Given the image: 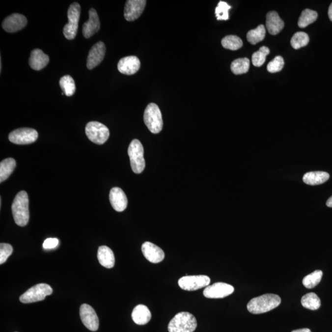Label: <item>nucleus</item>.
<instances>
[{"mask_svg":"<svg viewBox=\"0 0 332 332\" xmlns=\"http://www.w3.org/2000/svg\"><path fill=\"white\" fill-rule=\"evenodd\" d=\"M132 318L138 325H145L150 322L151 313L150 309L145 305L138 304L134 307L132 312Z\"/></svg>","mask_w":332,"mask_h":332,"instance_id":"nucleus-23","label":"nucleus"},{"mask_svg":"<svg viewBox=\"0 0 332 332\" xmlns=\"http://www.w3.org/2000/svg\"><path fill=\"white\" fill-rule=\"evenodd\" d=\"M13 252V248L10 244L1 243L0 244V264H3Z\"/></svg>","mask_w":332,"mask_h":332,"instance_id":"nucleus-37","label":"nucleus"},{"mask_svg":"<svg viewBox=\"0 0 332 332\" xmlns=\"http://www.w3.org/2000/svg\"><path fill=\"white\" fill-rule=\"evenodd\" d=\"M197 327L195 317L190 312H181L177 314L168 326L169 332H194Z\"/></svg>","mask_w":332,"mask_h":332,"instance_id":"nucleus-3","label":"nucleus"},{"mask_svg":"<svg viewBox=\"0 0 332 332\" xmlns=\"http://www.w3.org/2000/svg\"><path fill=\"white\" fill-rule=\"evenodd\" d=\"M146 1L145 0H128L124 8V18L128 21H134L143 13Z\"/></svg>","mask_w":332,"mask_h":332,"instance_id":"nucleus-13","label":"nucleus"},{"mask_svg":"<svg viewBox=\"0 0 332 332\" xmlns=\"http://www.w3.org/2000/svg\"><path fill=\"white\" fill-rule=\"evenodd\" d=\"M106 53V45L102 41L95 44L89 51L87 58V67L89 70L99 65L104 60Z\"/></svg>","mask_w":332,"mask_h":332,"instance_id":"nucleus-15","label":"nucleus"},{"mask_svg":"<svg viewBox=\"0 0 332 332\" xmlns=\"http://www.w3.org/2000/svg\"><path fill=\"white\" fill-rule=\"evenodd\" d=\"M292 332H311L309 329H302L295 330V331H292Z\"/></svg>","mask_w":332,"mask_h":332,"instance_id":"nucleus-39","label":"nucleus"},{"mask_svg":"<svg viewBox=\"0 0 332 332\" xmlns=\"http://www.w3.org/2000/svg\"><path fill=\"white\" fill-rule=\"evenodd\" d=\"M318 17L317 12L311 9H306L302 12L300 16L298 25L301 28H304L310 24L314 23Z\"/></svg>","mask_w":332,"mask_h":332,"instance_id":"nucleus-30","label":"nucleus"},{"mask_svg":"<svg viewBox=\"0 0 332 332\" xmlns=\"http://www.w3.org/2000/svg\"><path fill=\"white\" fill-rule=\"evenodd\" d=\"M53 292V289L50 285L36 284L21 295L20 301L23 304L43 301L46 297L52 294Z\"/></svg>","mask_w":332,"mask_h":332,"instance_id":"nucleus-7","label":"nucleus"},{"mask_svg":"<svg viewBox=\"0 0 332 332\" xmlns=\"http://www.w3.org/2000/svg\"><path fill=\"white\" fill-rule=\"evenodd\" d=\"M80 14V4L76 2L71 4L68 10V23L63 29V35L67 40H73L77 36Z\"/></svg>","mask_w":332,"mask_h":332,"instance_id":"nucleus-6","label":"nucleus"},{"mask_svg":"<svg viewBox=\"0 0 332 332\" xmlns=\"http://www.w3.org/2000/svg\"><path fill=\"white\" fill-rule=\"evenodd\" d=\"M28 24V19L23 14L14 13L7 17L2 23L4 30L14 33L22 30Z\"/></svg>","mask_w":332,"mask_h":332,"instance_id":"nucleus-14","label":"nucleus"},{"mask_svg":"<svg viewBox=\"0 0 332 332\" xmlns=\"http://www.w3.org/2000/svg\"><path fill=\"white\" fill-rule=\"evenodd\" d=\"M85 131L89 140L97 145L106 143L109 138V128L99 122H89L87 124Z\"/></svg>","mask_w":332,"mask_h":332,"instance_id":"nucleus-8","label":"nucleus"},{"mask_svg":"<svg viewBox=\"0 0 332 332\" xmlns=\"http://www.w3.org/2000/svg\"><path fill=\"white\" fill-rule=\"evenodd\" d=\"M231 7L226 2L221 1L216 8V16L218 21H226L229 19L228 11Z\"/></svg>","mask_w":332,"mask_h":332,"instance_id":"nucleus-35","label":"nucleus"},{"mask_svg":"<svg viewBox=\"0 0 332 332\" xmlns=\"http://www.w3.org/2000/svg\"><path fill=\"white\" fill-rule=\"evenodd\" d=\"M109 197L111 206L116 211L123 212L128 206V198L120 188H113L110 192Z\"/></svg>","mask_w":332,"mask_h":332,"instance_id":"nucleus-19","label":"nucleus"},{"mask_svg":"<svg viewBox=\"0 0 332 332\" xmlns=\"http://www.w3.org/2000/svg\"><path fill=\"white\" fill-rule=\"evenodd\" d=\"M326 205L327 207H332V196L327 200Z\"/></svg>","mask_w":332,"mask_h":332,"instance_id":"nucleus-41","label":"nucleus"},{"mask_svg":"<svg viewBox=\"0 0 332 332\" xmlns=\"http://www.w3.org/2000/svg\"><path fill=\"white\" fill-rule=\"evenodd\" d=\"M284 65V58L281 56H277L271 61L267 65V70L270 73H277L281 71Z\"/></svg>","mask_w":332,"mask_h":332,"instance_id":"nucleus-36","label":"nucleus"},{"mask_svg":"<svg viewBox=\"0 0 332 332\" xmlns=\"http://www.w3.org/2000/svg\"><path fill=\"white\" fill-rule=\"evenodd\" d=\"M16 166L13 158H7L0 163V182L2 183L10 176Z\"/></svg>","mask_w":332,"mask_h":332,"instance_id":"nucleus-25","label":"nucleus"},{"mask_svg":"<svg viewBox=\"0 0 332 332\" xmlns=\"http://www.w3.org/2000/svg\"><path fill=\"white\" fill-rule=\"evenodd\" d=\"M281 299L276 294H265L253 298L248 304V311L254 314H263L279 306Z\"/></svg>","mask_w":332,"mask_h":332,"instance_id":"nucleus-1","label":"nucleus"},{"mask_svg":"<svg viewBox=\"0 0 332 332\" xmlns=\"http://www.w3.org/2000/svg\"><path fill=\"white\" fill-rule=\"evenodd\" d=\"M141 251L144 257L151 263L161 262L165 257V252L162 249L150 242H145L143 244Z\"/></svg>","mask_w":332,"mask_h":332,"instance_id":"nucleus-16","label":"nucleus"},{"mask_svg":"<svg viewBox=\"0 0 332 332\" xmlns=\"http://www.w3.org/2000/svg\"><path fill=\"white\" fill-rule=\"evenodd\" d=\"M97 258H98L100 264L109 269L113 268L115 263V258H114L113 251L106 246L99 247L98 252H97Z\"/></svg>","mask_w":332,"mask_h":332,"instance_id":"nucleus-22","label":"nucleus"},{"mask_svg":"<svg viewBox=\"0 0 332 332\" xmlns=\"http://www.w3.org/2000/svg\"><path fill=\"white\" fill-rule=\"evenodd\" d=\"M270 51L269 48L266 46H262L260 50L253 54L252 62L255 67H261L263 65L266 60V57L269 55Z\"/></svg>","mask_w":332,"mask_h":332,"instance_id":"nucleus-34","label":"nucleus"},{"mask_svg":"<svg viewBox=\"0 0 332 332\" xmlns=\"http://www.w3.org/2000/svg\"><path fill=\"white\" fill-rule=\"evenodd\" d=\"M60 86L63 93L68 97L73 96L76 91V86L74 80L69 75H65L60 78Z\"/></svg>","mask_w":332,"mask_h":332,"instance_id":"nucleus-28","label":"nucleus"},{"mask_svg":"<svg viewBox=\"0 0 332 332\" xmlns=\"http://www.w3.org/2000/svg\"><path fill=\"white\" fill-rule=\"evenodd\" d=\"M38 134L35 129L31 128H20L11 132L9 135L11 142L18 145H28L37 140Z\"/></svg>","mask_w":332,"mask_h":332,"instance_id":"nucleus-10","label":"nucleus"},{"mask_svg":"<svg viewBox=\"0 0 332 332\" xmlns=\"http://www.w3.org/2000/svg\"><path fill=\"white\" fill-rule=\"evenodd\" d=\"M81 319L84 326L89 331H97L99 327L98 316L93 307L87 304H83L80 307Z\"/></svg>","mask_w":332,"mask_h":332,"instance_id":"nucleus-12","label":"nucleus"},{"mask_svg":"<svg viewBox=\"0 0 332 332\" xmlns=\"http://www.w3.org/2000/svg\"><path fill=\"white\" fill-rule=\"evenodd\" d=\"M322 275H323V273H322V271H315L313 273L307 275L306 277H304V280H303V284H304V286L306 287L307 289H312V288L316 287L321 282Z\"/></svg>","mask_w":332,"mask_h":332,"instance_id":"nucleus-32","label":"nucleus"},{"mask_svg":"<svg viewBox=\"0 0 332 332\" xmlns=\"http://www.w3.org/2000/svg\"><path fill=\"white\" fill-rule=\"evenodd\" d=\"M140 65V61L136 56H127L119 61L118 69L124 75H132L138 72Z\"/></svg>","mask_w":332,"mask_h":332,"instance_id":"nucleus-17","label":"nucleus"},{"mask_svg":"<svg viewBox=\"0 0 332 332\" xmlns=\"http://www.w3.org/2000/svg\"><path fill=\"white\" fill-rule=\"evenodd\" d=\"M267 30L271 35H275L279 33L284 28V21L280 18L277 12L271 11L267 15L266 21Z\"/></svg>","mask_w":332,"mask_h":332,"instance_id":"nucleus-21","label":"nucleus"},{"mask_svg":"<svg viewBox=\"0 0 332 332\" xmlns=\"http://www.w3.org/2000/svg\"><path fill=\"white\" fill-rule=\"evenodd\" d=\"M328 14L330 19L332 22V3L329 6Z\"/></svg>","mask_w":332,"mask_h":332,"instance_id":"nucleus-40","label":"nucleus"},{"mask_svg":"<svg viewBox=\"0 0 332 332\" xmlns=\"http://www.w3.org/2000/svg\"><path fill=\"white\" fill-rule=\"evenodd\" d=\"M58 240L57 238H48L43 243V248L45 249H55L58 246Z\"/></svg>","mask_w":332,"mask_h":332,"instance_id":"nucleus-38","label":"nucleus"},{"mask_svg":"<svg viewBox=\"0 0 332 332\" xmlns=\"http://www.w3.org/2000/svg\"><path fill=\"white\" fill-rule=\"evenodd\" d=\"M221 45L224 48L231 51H236L242 48L243 43L238 36L228 35L222 39Z\"/></svg>","mask_w":332,"mask_h":332,"instance_id":"nucleus-31","label":"nucleus"},{"mask_svg":"<svg viewBox=\"0 0 332 332\" xmlns=\"http://www.w3.org/2000/svg\"><path fill=\"white\" fill-rule=\"evenodd\" d=\"M234 288L224 282H216L205 288L203 294L207 299H223L233 294Z\"/></svg>","mask_w":332,"mask_h":332,"instance_id":"nucleus-11","label":"nucleus"},{"mask_svg":"<svg viewBox=\"0 0 332 332\" xmlns=\"http://www.w3.org/2000/svg\"><path fill=\"white\" fill-rule=\"evenodd\" d=\"M89 20L83 26V35L84 38H89L98 32L101 28V23L97 11L91 8L89 11Z\"/></svg>","mask_w":332,"mask_h":332,"instance_id":"nucleus-18","label":"nucleus"},{"mask_svg":"<svg viewBox=\"0 0 332 332\" xmlns=\"http://www.w3.org/2000/svg\"><path fill=\"white\" fill-rule=\"evenodd\" d=\"M250 67V60L248 58H239L234 60L231 64L232 72L235 75H241L248 72Z\"/></svg>","mask_w":332,"mask_h":332,"instance_id":"nucleus-27","label":"nucleus"},{"mask_svg":"<svg viewBox=\"0 0 332 332\" xmlns=\"http://www.w3.org/2000/svg\"><path fill=\"white\" fill-rule=\"evenodd\" d=\"M309 42V38L307 33L299 31L295 33L292 36L290 43L293 48L295 50H299L302 47H304L307 45Z\"/></svg>","mask_w":332,"mask_h":332,"instance_id":"nucleus-33","label":"nucleus"},{"mask_svg":"<svg viewBox=\"0 0 332 332\" xmlns=\"http://www.w3.org/2000/svg\"><path fill=\"white\" fill-rule=\"evenodd\" d=\"M266 35L265 26L260 25L257 28L249 31L247 34V39L252 45H255L264 40Z\"/></svg>","mask_w":332,"mask_h":332,"instance_id":"nucleus-29","label":"nucleus"},{"mask_svg":"<svg viewBox=\"0 0 332 332\" xmlns=\"http://www.w3.org/2000/svg\"><path fill=\"white\" fill-rule=\"evenodd\" d=\"M328 173L322 171L309 172L303 177V181L309 185H317L324 184L329 179Z\"/></svg>","mask_w":332,"mask_h":332,"instance_id":"nucleus-24","label":"nucleus"},{"mask_svg":"<svg viewBox=\"0 0 332 332\" xmlns=\"http://www.w3.org/2000/svg\"><path fill=\"white\" fill-rule=\"evenodd\" d=\"M144 123L151 133L158 134L162 131L163 121L162 114L157 105L151 103L144 112Z\"/></svg>","mask_w":332,"mask_h":332,"instance_id":"nucleus-4","label":"nucleus"},{"mask_svg":"<svg viewBox=\"0 0 332 332\" xmlns=\"http://www.w3.org/2000/svg\"><path fill=\"white\" fill-rule=\"evenodd\" d=\"M211 279L206 275L185 276L179 280V285L181 289L187 291L202 289L208 286Z\"/></svg>","mask_w":332,"mask_h":332,"instance_id":"nucleus-9","label":"nucleus"},{"mask_svg":"<svg viewBox=\"0 0 332 332\" xmlns=\"http://www.w3.org/2000/svg\"><path fill=\"white\" fill-rule=\"evenodd\" d=\"M128 153L133 172L136 174H140L145 167L142 144L138 139H134L129 146Z\"/></svg>","mask_w":332,"mask_h":332,"instance_id":"nucleus-5","label":"nucleus"},{"mask_svg":"<svg viewBox=\"0 0 332 332\" xmlns=\"http://www.w3.org/2000/svg\"><path fill=\"white\" fill-rule=\"evenodd\" d=\"M28 194L25 191H21L16 195L12 204V213L14 221L18 225L25 226L30 218L28 209Z\"/></svg>","mask_w":332,"mask_h":332,"instance_id":"nucleus-2","label":"nucleus"},{"mask_svg":"<svg viewBox=\"0 0 332 332\" xmlns=\"http://www.w3.org/2000/svg\"><path fill=\"white\" fill-rule=\"evenodd\" d=\"M302 306L310 310H317L321 307V302L318 296L314 293L304 295L301 300Z\"/></svg>","mask_w":332,"mask_h":332,"instance_id":"nucleus-26","label":"nucleus"},{"mask_svg":"<svg viewBox=\"0 0 332 332\" xmlns=\"http://www.w3.org/2000/svg\"><path fill=\"white\" fill-rule=\"evenodd\" d=\"M50 62V57L45 55L43 51L35 49L31 52L29 58V65L33 70L39 71L42 70Z\"/></svg>","mask_w":332,"mask_h":332,"instance_id":"nucleus-20","label":"nucleus"}]
</instances>
